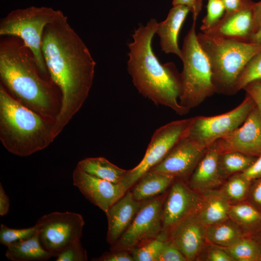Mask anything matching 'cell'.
<instances>
[{
	"instance_id": "obj_1",
	"label": "cell",
	"mask_w": 261,
	"mask_h": 261,
	"mask_svg": "<svg viewBox=\"0 0 261 261\" xmlns=\"http://www.w3.org/2000/svg\"><path fill=\"white\" fill-rule=\"evenodd\" d=\"M64 14L44 28L42 50L49 77L59 88L61 100L53 123L55 139L87 99L96 62Z\"/></svg>"
},
{
	"instance_id": "obj_2",
	"label": "cell",
	"mask_w": 261,
	"mask_h": 261,
	"mask_svg": "<svg viewBox=\"0 0 261 261\" xmlns=\"http://www.w3.org/2000/svg\"><path fill=\"white\" fill-rule=\"evenodd\" d=\"M158 23L152 18L135 30L133 41L129 44L128 70L134 86L144 97L184 115L189 110L178 101L181 92L180 73L174 63L161 64L152 48Z\"/></svg>"
},
{
	"instance_id": "obj_3",
	"label": "cell",
	"mask_w": 261,
	"mask_h": 261,
	"mask_svg": "<svg viewBox=\"0 0 261 261\" xmlns=\"http://www.w3.org/2000/svg\"><path fill=\"white\" fill-rule=\"evenodd\" d=\"M0 77L23 104L49 120L56 118L55 84L41 72L32 52L18 38L0 39Z\"/></svg>"
},
{
	"instance_id": "obj_4",
	"label": "cell",
	"mask_w": 261,
	"mask_h": 261,
	"mask_svg": "<svg viewBox=\"0 0 261 261\" xmlns=\"http://www.w3.org/2000/svg\"><path fill=\"white\" fill-rule=\"evenodd\" d=\"M15 99L0 85V140L10 153L27 157L47 147L54 140V122Z\"/></svg>"
},
{
	"instance_id": "obj_5",
	"label": "cell",
	"mask_w": 261,
	"mask_h": 261,
	"mask_svg": "<svg viewBox=\"0 0 261 261\" xmlns=\"http://www.w3.org/2000/svg\"><path fill=\"white\" fill-rule=\"evenodd\" d=\"M209 61L216 93L233 95L238 78L248 61L261 51V44L218 37L203 32L197 34Z\"/></svg>"
},
{
	"instance_id": "obj_6",
	"label": "cell",
	"mask_w": 261,
	"mask_h": 261,
	"mask_svg": "<svg viewBox=\"0 0 261 261\" xmlns=\"http://www.w3.org/2000/svg\"><path fill=\"white\" fill-rule=\"evenodd\" d=\"M196 21L185 37L181 49L183 64L180 73V104L190 110L216 93L208 58L200 46L195 32Z\"/></svg>"
},
{
	"instance_id": "obj_7",
	"label": "cell",
	"mask_w": 261,
	"mask_h": 261,
	"mask_svg": "<svg viewBox=\"0 0 261 261\" xmlns=\"http://www.w3.org/2000/svg\"><path fill=\"white\" fill-rule=\"evenodd\" d=\"M63 15L60 10L46 7L16 9L0 19V35L21 39L32 52L41 72L49 78L42 50L43 33L46 25Z\"/></svg>"
},
{
	"instance_id": "obj_8",
	"label": "cell",
	"mask_w": 261,
	"mask_h": 261,
	"mask_svg": "<svg viewBox=\"0 0 261 261\" xmlns=\"http://www.w3.org/2000/svg\"><path fill=\"white\" fill-rule=\"evenodd\" d=\"M255 106L253 99L246 94L243 102L229 112L192 117L186 136L198 148L206 149L240 127Z\"/></svg>"
},
{
	"instance_id": "obj_9",
	"label": "cell",
	"mask_w": 261,
	"mask_h": 261,
	"mask_svg": "<svg viewBox=\"0 0 261 261\" xmlns=\"http://www.w3.org/2000/svg\"><path fill=\"white\" fill-rule=\"evenodd\" d=\"M192 118L172 121L155 131L142 160L134 168L128 171L121 182L127 191L143 174L158 164L172 147L186 136Z\"/></svg>"
},
{
	"instance_id": "obj_10",
	"label": "cell",
	"mask_w": 261,
	"mask_h": 261,
	"mask_svg": "<svg viewBox=\"0 0 261 261\" xmlns=\"http://www.w3.org/2000/svg\"><path fill=\"white\" fill-rule=\"evenodd\" d=\"M84 225L81 215L68 211L44 215L35 224L41 244L54 257L71 243L80 240Z\"/></svg>"
},
{
	"instance_id": "obj_11",
	"label": "cell",
	"mask_w": 261,
	"mask_h": 261,
	"mask_svg": "<svg viewBox=\"0 0 261 261\" xmlns=\"http://www.w3.org/2000/svg\"><path fill=\"white\" fill-rule=\"evenodd\" d=\"M167 192L142 202L132 223L110 250H128L158 237L162 231L161 212Z\"/></svg>"
},
{
	"instance_id": "obj_12",
	"label": "cell",
	"mask_w": 261,
	"mask_h": 261,
	"mask_svg": "<svg viewBox=\"0 0 261 261\" xmlns=\"http://www.w3.org/2000/svg\"><path fill=\"white\" fill-rule=\"evenodd\" d=\"M202 199V194L192 189L186 181L175 178L163 204L160 233L168 238L177 224L198 210Z\"/></svg>"
},
{
	"instance_id": "obj_13",
	"label": "cell",
	"mask_w": 261,
	"mask_h": 261,
	"mask_svg": "<svg viewBox=\"0 0 261 261\" xmlns=\"http://www.w3.org/2000/svg\"><path fill=\"white\" fill-rule=\"evenodd\" d=\"M214 144L219 153L237 152L258 157L261 154V115L256 105L244 123Z\"/></svg>"
},
{
	"instance_id": "obj_14",
	"label": "cell",
	"mask_w": 261,
	"mask_h": 261,
	"mask_svg": "<svg viewBox=\"0 0 261 261\" xmlns=\"http://www.w3.org/2000/svg\"><path fill=\"white\" fill-rule=\"evenodd\" d=\"M206 149L198 148L186 136L149 171L167 174L187 182Z\"/></svg>"
},
{
	"instance_id": "obj_15",
	"label": "cell",
	"mask_w": 261,
	"mask_h": 261,
	"mask_svg": "<svg viewBox=\"0 0 261 261\" xmlns=\"http://www.w3.org/2000/svg\"><path fill=\"white\" fill-rule=\"evenodd\" d=\"M73 184L84 197L105 214L127 191L121 183H114L90 175L77 166L72 174Z\"/></svg>"
},
{
	"instance_id": "obj_16",
	"label": "cell",
	"mask_w": 261,
	"mask_h": 261,
	"mask_svg": "<svg viewBox=\"0 0 261 261\" xmlns=\"http://www.w3.org/2000/svg\"><path fill=\"white\" fill-rule=\"evenodd\" d=\"M196 212L181 221L168 235V240L182 253L187 261L197 260L207 243L206 226Z\"/></svg>"
},
{
	"instance_id": "obj_17",
	"label": "cell",
	"mask_w": 261,
	"mask_h": 261,
	"mask_svg": "<svg viewBox=\"0 0 261 261\" xmlns=\"http://www.w3.org/2000/svg\"><path fill=\"white\" fill-rule=\"evenodd\" d=\"M254 2L245 0L238 10L224 14L220 20L205 33L239 42L250 43L254 34Z\"/></svg>"
},
{
	"instance_id": "obj_18",
	"label": "cell",
	"mask_w": 261,
	"mask_h": 261,
	"mask_svg": "<svg viewBox=\"0 0 261 261\" xmlns=\"http://www.w3.org/2000/svg\"><path fill=\"white\" fill-rule=\"evenodd\" d=\"M142 203L128 190L109 208L105 215L108 222L106 240L110 245L116 243L129 227Z\"/></svg>"
},
{
	"instance_id": "obj_19",
	"label": "cell",
	"mask_w": 261,
	"mask_h": 261,
	"mask_svg": "<svg viewBox=\"0 0 261 261\" xmlns=\"http://www.w3.org/2000/svg\"><path fill=\"white\" fill-rule=\"evenodd\" d=\"M219 154L214 144L206 149L187 182L192 189L202 194L216 189L223 183L218 168Z\"/></svg>"
},
{
	"instance_id": "obj_20",
	"label": "cell",
	"mask_w": 261,
	"mask_h": 261,
	"mask_svg": "<svg viewBox=\"0 0 261 261\" xmlns=\"http://www.w3.org/2000/svg\"><path fill=\"white\" fill-rule=\"evenodd\" d=\"M189 12L186 6H173L166 19L158 23L156 31L160 39L161 50L166 54H174L180 59L182 54L178 44V34Z\"/></svg>"
},
{
	"instance_id": "obj_21",
	"label": "cell",
	"mask_w": 261,
	"mask_h": 261,
	"mask_svg": "<svg viewBox=\"0 0 261 261\" xmlns=\"http://www.w3.org/2000/svg\"><path fill=\"white\" fill-rule=\"evenodd\" d=\"M202 195V201L196 213L206 226L222 221L229 218L231 203L219 190H209Z\"/></svg>"
},
{
	"instance_id": "obj_22",
	"label": "cell",
	"mask_w": 261,
	"mask_h": 261,
	"mask_svg": "<svg viewBox=\"0 0 261 261\" xmlns=\"http://www.w3.org/2000/svg\"><path fill=\"white\" fill-rule=\"evenodd\" d=\"M7 247L5 256L12 261H44L54 257L41 244L38 232L29 238L14 242Z\"/></svg>"
},
{
	"instance_id": "obj_23",
	"label": "cell",
	"mask_w": 261,
	"mask_h": 261,
	"mask_svg": "<svg viewBox=\"0 0 261 261\" xmlns=\"http://www.w3.org/2000/svg\"><path fill=\"white\" fill-rule=\"evenodd\" d=\"M174 179L167 174L149 171L133 185L131 192L135 200L143 202L165 192Z\"/></svg>"
},
{
	"instance_id": "obj_24",
	"label": "cell",
	"mask_w": 261,
	"mask_h": 261,
	"mask_svg": "<svg viewBox=\"0 0 261 261\" xmlns=\"http://www.w3.org/2000/svg\"><path fill=\"white\" fill-rule=\"evenodd\" d=\"M229 217L237 225L244 236H252L261 229V212L246 200L231 204Z\"/></svg>"
},
{
	"instance_id": "obj_25",
	"label": "cell",
	"mask_w": 261,
	"mask_h": 261,
	"mask_svg": "<svg viewBox=\"0 0 261 261\" xmlns=\"http://www.w3.org/2000/svg\"><path fill=\"white\" fill-rule=\"evenodd\" d=\"M77 167L84 172L114 183H120L128 170L120 168L104 157L87 158L78 162Z\"/></svg>"
},
{
	"instance_id": "obj_26",
	"label": "cell",
	"mask_w": 261,
	"mask_h": 261,
	"mask_svg": "<svg viewBox=\"0 0 261 261\" xmlns=\"http://www.w3.org/2000/svg\"><path fill=\"white\" fill-rule=\"evenodd\" d=\"M244 235L237 225L230 218L206 226L207 243L225 248L240 241Z\"/></svg>"
},
{
	"instance_id": "obj_27",
	"label": "cell",
	"mask_w": 261,
	"mask_h": 261,
	"mask_svg": "<svg viewBox=\"0 0 261 261\" xmlns=\"http://www.w3.org/2000/svg\"><path fill=\"white\" fill-rule=\"evenodd\" d=\"M257 158L237 152L220 153L218 158L220 174L225 180L236 173L243 172L255 161Z\"/></svg>"
},
{
	"instance_id": "obj_28",
	"label": "cell",
	"mask_w": 261,
	"mask_h": 261,
	"mask_svg": "<svg viewBox=\"0 0 261 261\" xmlns=\"http://www.w3.org/2000/svg\"><path fill=\"white\" fill-rule=\"evenodd\" d=\"M251 181L242 172L236 173L229 177L219 190L231 204L237 203L246 199Z\"/></svg>"
},
{
	"instance_id": "obj_29",
	"label": "cell",
	"mask_w": 261,
	"mask_h": 261,
	"mask_svg": "<svg viewBox=\"0 0 261 261\" xmlns=\"http://www.w3.org/2000/svg\"><path fill=\"white\" fill-rule=\"evenodd\" d=\"M222 248L234 261H261L258 246L251 236H244L234 245Z\"/></svg>"
},
{
	"instance_id": "obj_30",
	"label": "cell",
	"mask_w": 261,
	"mask_h": 261,
	"mask_svg": "<svg viewBox=\"0 0 261 261\" xmlns=\"http://www.w3.org/2000/svg\"><path fill=\"white\" fill-rule=\"evenodd\" d=\"M168 239L161 234L130 250L134 261H157Z\"/></svg>"
},
{
	"instance_id": "obj_31",
	"label": "cell",
	"mask_w": 261,
	"mask_h": 261,
	"mask_svg": "<svg viewBox=\"0 0 261 261\" xmlns=\"http://www.w3.org/2000/svg\"><path fill=\"white\" fill-rule=\"evenodd\" d=\"M257 81H261V51L248 61L240 73L236 84V92Z\"/></svg>"
},
{
	"instance_id": "obj_32",
	"label": "cell",
	"mask_w": 261,
	"mask_h": 261,
	"mask_svg": "<svg viewBox=\"0 0 261 261\" xmlns=\"http://www.w3.org/2000/svg\"><path fill=\"white\" fill-rule=\"evenodd\" d=\"M37 232L36 226L23 229H12L1 224L0 227V243L8 246L12 243L29 238Z\"/></svg>"
},
{
	"instance_id": "obj_33",
	"label": "cell",
	"mask_w": 261,
	"mask_h": 261,
	"mask_svg": "<svg viewBox=\"0 0 261 261\" xmlns=\"http://www.w3.org/2000/svg\"><path fill=\"white\" fill-rule=\"evenodd\" d=\"M225 9L221 0H207V13L200 28L205 32L216 25L222 18Z\"/></svg>"
},
{
	"instance_id": "obj_34",
	"label": "cell",
	"mask_w": 261,
	"mask_h": 261,
	"mask_svg": "<svg viewBox=\"0 0 261 261\" xmlns=\"http://www.w3.org/2000/svg\"><path fill=\"white\" fill-rule=\"evenodd\" d=\"M56 261H86L87 254L80 240L75 241L62 249L56 256Z\"/></svg>"
},
{
	"instance_id": "obj_35",
	"label": "cell",
	"mask_w": 261,
	"mask_h": 261,
	"mask_svg": "<svg viewBox=\"0 0 261 261\" xmlns=\"http://www.w3.org/2000/svg\"><path fill=\"white\" fill-rule=\"evenodd\" d=\"M203 250L205 255L200 256L197 260L207 261H234L221 247L207 243Z\"/></svg>"
},
{
	"instance_id": "obj_36",
	"label": "cell",
	"mask_w": 261,
	"mask_h": 261,
	"mask_svg": "<svg viewBox=\"0 0 261 261\" xmlns=\"http://www.w3.org/2000/svg\"><path fill=\"white\" fill-rule=\"evenodd\" d=\"M157 261H187L179 249L169 240L165 242Z\"/></svg>"
},
{
	"instance_id": "obj_37",
	"label": "cell",
	"mask_w": 261,
	"mask_h": 261,
	"mask_svg": "<svg viewBox=\"0 0 261 261\" xmlns=\"http://www.w3.org/2000/svg\"><path fill=\"white\" fill-rule=\"evenodd\" d=\"M93 261H134L131 253L128 250L111 251L103 253L98 258L92 259Z\"/></svg>"
},
{
	"instance_id": "obj_38",
	"label": "cell",
	"mask_w": 261,
	"mask_h": 261,
	"mask_svg": "<svg viewBox=\"0 0 261 261\" xmlns=\"http://www.w3.org/2000/svg\"><path fill=\"white\" fill-rule=\"evenodd\" d=\"M246 200L261 212V177L251 181Z\"/></svg>"
},
{
	"instance_id": "obj_39",
	"label": "cell",
	"mask_w": 261,
	"mask_h": 261,
	"mask_svg": "<svg viewBox=\"0 0 261 261\" xmlns=\"http://www.w3.org/2000/svg\"><path fill=\"white\" fill-rule=\"evenodd\" d=\"M243 89L253 99L261 115V81L252 82L247 84Z\"/></svg>"
},
{
	"instance_id": "obj_40",
	"label": "cell",
	"mask_w": 261,
	"mask_h": 261,
	"mask_svg": "<svg viewBox=\"0 0 261 261\" xmlns=\"http://www.w3.org/2000/svg\"><path fill=\"white\" fill-rule=\"evenodd\" d=\"M202 0H173V6L182 5L187 7L192 14L193 20L196 21L202 10Z\"/></svg>"
},
{
	"instance_id": "obj_41",
	"label": "cell",
	"mask_w": 261,
	"mask_h": 261,
	"mask_svg": "<svg viewBox=\"0 0 261 261\" xmlns=\"http://www.w3.org/2000/svg\"><path fill=\"white\" fill-rule=\"evenodd\" d=\"M249 180L252 181L261 177V154L246 170L242 172Z\"/></svg>"
},
{
	"instance_id": "obj_42",
	"label": "cell",
	"mask_w": 261,
	"mask_h": 261,
	"mask_svg": "<svg viewBox=\"0 0 261 261\" xmlns=\"http://www.w3.org/2000/svg\"><path fill=\"white\" fill-rule=\"evenodd\" d=\"M254 34L261 30V1L254 2L253 8Z\"/></svg>"
},
{
	"instance_id": "obj_43",
	"label": "cell",
	"mask_w": 261,
	"mask_h": 261,
	"mask_svg": "<svg viewBox=\"0 0 261 261\" xmlns=\"http://www.w3.org/2000/svg\"><path fill=\"white\" fill-rule=\"evenodd\" d=\"M10 200L8 196L6 194L3 188L0 184V215L4 216L6 215L9 210Z\"/></svg>"
},
{
	"instance_id": "obj_44",
	"label": "cell",
	"mask_w": 261,
	"mask_h": 261,
	"mask_svg": "<svg viewBox=\"0 0 261 261\" xmlns=\"http://www.w3.org/2000/svg\"><path fill=\"white\" fill-rule=\"evenodd\" d=\"M245 0H221L225 9V14L231 13L240 9Z\"/></svg>"
},
{
	"instance_id": "obj_45",
	"label": "cell",
	"mask_w": 261,
	"mask_h": 261,
	"mask_svg": "<svg viewBox=\"0 0 261 261\" xmlns=\"http://www.w3.org/2000/svg\"><path fill=\"white\" fill-rule=\"evenodd\" d=\"M251 237H252L256 242L261 256V229Z\"/></svg>"
},
{
	"instance_id": "obj_46",
	"label": "cell",
	"mask_w": 261,
	"mask_h": 261,
	"mask_svg": "<svg viewBox=\"0 0 261 261\" xmlns=\"http://www.w3.org/2000/svg\"><path fill=\"white\" fill-rule=\"evenodd\" d=\"M250 43L261 44V30L252 35Z\"/></svg>"
},
{
	"instance_id": "obj_47",
	"label": "cell",
	"mask_w": 261,
	"mask_h": 261,
	"mask_svg": "<svg viewBox=\"0 0 261 261\" xmlns=\"http://www.w3.org/2000/svg\"></svg>"
}]
</instances>
